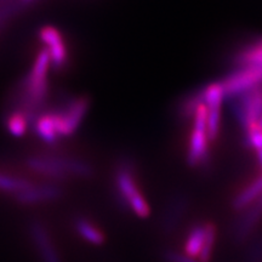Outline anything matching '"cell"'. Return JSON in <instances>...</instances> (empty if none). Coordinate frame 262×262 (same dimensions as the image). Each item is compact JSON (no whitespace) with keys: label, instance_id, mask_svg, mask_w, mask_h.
Returning a JSON list of instances; mask_svg holds the SVG:
<instances>
[{"label":"cell","instance_id":"cell-4","mask_svg":"<svg viewBox=\"0 0 262 262\" xmlns=\"http://www.w3.org/2000/svg\"><path fill=\"white\" fill-rule=\"evenodd\" d=\"M228 98L233 116L244 131L258 124L262 116V83Z\"/></svg>","mask_w":262,"mask_h":262},{"label":"cell","instance_id":"cell-25","mask_svg":"<svg viewBox=\"0 0 262 262\" xmlns=\"http://www.w3.org/2000/svg\"><path fill=\"white\" fill-rule=\"evenodd\" d=\"M164 260L165 262H199L196 258L188 256L183 251H176L172 249L164 251Z\"/></svg>","mask_w":262,"mask_h":262},{"label":"cell","instance_id":"cell-21","mask_svg":"<svg viewBox=\"0 0 262 262\" xmlns=\"http://www.w3.org/2000/svg\"><path fill=\"white\" fill-rule=\"evenodd\" d=\"M29 6H31V3L26 0H14V2L0 4V29L4 27L10 19L18 16Z\"/></svg>","mask_w":262,"mask_h":262},{"label":"cell","instance_id":"cell-20","mask_svg":"<svg viewBox=\"0 0 262 262\" xmlns=\"http://www.w3.org/2000/svg\"><path fill=\"white\" fill-rule=\"evenodd\" d=\"M28 120L24 114L18 111H10L8 117L5 118V126L8 129L9 134H11L15 137H22L27 133L28 129Z\"/></svg>","mask_w":262,"mask_h":262},{"label":"cell","instance_id":"cell-14","mask_svg":"<svg viewBox=\"0 0 262 262\" xmlns=\"http://www.w3.org/2000/svg\"><path fill=\"white\" fill-rule=\"evenodd\" d=\"M27 166L33 172L39 173L54 181H61V180L67 179L64 172L58 168V166L50 159V157L47 156H32L27 159Z\"/></svg>","mask_w":262,"mask_h":262},{"label":"cell","instance_id":"cell-23","mask_svg":"<svg viewBox=\"0 0 262 262\" xmlns=\"http://www.w3.org/2000/svg\"><path fill=\"white\" fill-rule=\"evenodd\" d=\"M29 185H31V183H29L27 180L0 173V191L10 192L16 194V193L24 191L25 188H27Z\"/></svg>","mask_w":262,"mask_h":262},{"label":"cell","instance_id":"cell-12","mask_svg":"<svg viewBox=\"0 0 262 262\" xmlns=\"http://www.w3.org/2000/svg\"><path fill=\"white\" fill-rule=\"evenodd\" d=\"M63 195V189L57 183H42V185H29L24 191L16 193L15 199L21 205H38L41 203L57 201Z\"/></svg>","mask_w":262,"mask_h":262},{"label":"cell","instance_id":"cell-18","mask_svg":"<svg viewBox=\"0 0 262 262\" xmlns=\"http://www.w3.org/2000/svg\"><path fill=\"white\" fill-rule=\"evenodd\" d=\"M204 237L205 222H198V224L193 225L191 229L188 231L187 237L185 239L183 253L198 260L203 248V243H204Z\"/></svg>","mask_w":262,"mask_h":262},{"label":"cell","instance_id":"cell-9","mask_svg":"<svg viewBox=\"0 0 262 262\" xmlns=\"http://www.w3.org/2000/svg\"><path fill=\"white\" fill-rule=\"evenodd\" d=\"M220 83L226 97L234 96L262 83V67L231 71Z\"/></svg>","mask_w":262,"mask_h":262},{"label":"cell","instance_id":"cell-15","mask_svg":"<svg viewBox=\"0 0 262 262\" xmlns=\"http://www.w3.org/2000/svg\"><path fill=\"white\" fill-rule=\"evenodd\" d=\"M73 227L78 235L88 243L93 245H102L106 242V235L98 226L85 216H78L74 219Z\"/></svg>","mask_w":262,"mask_h":262},{"label":"cell","instance_id":"cell-5","mask_svg":"<svg viewBox=\"0 0 262 262\" xmlns=\"http://www.w3.org/2000/svg\"><path fill=\"white\" fill-rule=\"evenodd\" d=\"M90 108V100L86 96L72 97L58 107L51 111L60 137H70L77 133L80 124Z\"/></svg>","mask_w":262,"mask_h":262},{"label":"cell","instance_id":"cell-1","mask_svg":"<svg viewBox=\"0 0 262 262\" xmlns=\"http://www.w3.org/2000/svg\"><path fill=\"white\" fill-rule=\"evenodd\" d=\"M50 67V57L44 49L37 55L31 72L21 80L12 96L11 111L21 112L32 126L47 106Z\"/></svg>","mask_w":262,"mask_h":262},{"label":"cell","instance_id":"cell-7","mask_svg":"<svg viewBox=\"0 0 262 262\" xmlns=\"http://www.w3.org/2000/svg\"><path fill=\"white\" fill-rule=\"evenodd\" d=\"M28 233L40 262H62L54 238L44 222L38 219L29 221Z\"/></svg>","mask_w":262,"mask_h":262},{"label":"cell","instance_id":"cell-3","mask_svg":"<svg viewBox=\"0 0 262 262\" xmlns=\"http://www.w3.org/2000/svg\"><path fill=\"white\" fill-rule=\"evenodd\" d=\"M193 122V130L188 140L187 164L192 168L208 169L211 163L210 150H209V137L206 130V108L204 103L196 111Z\"/></svg>","mask_w":262,"mask_h":262},{"label":"cell","instance_id":"cell-17","mask_svg":"<svg viewBox=\"0 0 262 262\" xmlns=\"http://www.w3.org/2000/svg\"><path fill=\"white\" fill-rule=\"evenodd\" d=\"M33 127H34L35 134L39 139L48 145H55L60 139L51 111H44L37 118V120L33 124Z\"/></svg>","mask_w":262,"mask_h":262},{"label":"cell","instance_id":"cell-13","mask_svg":"<svg viewBox=\"0 0 262 262\" xmlns=\"http://www.w3.org/2000/svg\"><path fill=\"white\" fill-rule=\"evenodd\" d=\"M188 205L189 202L187 195L183 194V193H176L169 199V202L165 205V209H164L162 222H160L164 233H171L173 229L176 228V226L181 222L183 216L187 212Z\"/></svg>","mask_w":262,"mask_h":262},{"label":"cell","instance_id":"cell-8","mask_svg":"<svg viewBox=\"0 0 262 262\" xmlns=\"http://www.w3.org/2000/svg\"><path fill=\"white\" fill-rule=\"evenodd\" d=\"M262 221V194L250 206L241 211V215L232 225L231 234L235 244L245 243L256 231Z\"/></svg>","mask_w":262,"mask_h":262},{"label":"cell","instance_id":"cell-11","mask_svg":"<svg viewBox=\"0 0 262 262\" xmlns=\"http://www.w3.org/2000/svg\"><path fill=\"white\" fill-rule=\"evenodd\" d=\"M39 37L50 57L51 67L56 71L62 70L67 63L68 55L60 31L52 26H45L39 31Z\"/></svg>","mask_w":262,"mask_h":262},{"label":"cell","instance_id":"cell-24","mask_svg":"<svg viewBox=\"0 0 262 262\" xmlns=\"http://www.w3.org/2000/svg\"><path fill=\"white\" fill-rule=\"evenodd\" d=\"M245 262H262V234L250 242L245 251Z\"/></svg>","mask_w":262,"mask_h":262},{"label":"cell","instance_id":"cell-2","mask_svg":"<svg viewBox=\"0 0 262 262\" xmlns=\"http://www.w3.org/2000/svg\"><path fill=\"white\" fill-rule=\"evenodd\" d=\"M135 162L129 157H123L117 162L113 182L117 203L123 210L131 211L140 219L150 215V208L145 195L137 186Z\"/></svg>","mask_w":262,"mask_h":262},{"label":"cell","instance_id":"cell-10","mask_svg":"<svg viewBox=\"0 0 262 262\" xmlns=\"http://www.w3.org/2000/svg\"><path fill=\"white\" fill-rule=\"evenodd\" d=\"M232 71L262 67V35L242 42L228 56Z\"/></svg>","mask_w":262,"mask_h":262},{"label":"cell","instance_id":"cell-6","mask_svg":"<svg viewBox=\"0 0 262 262\" xmlns=\"http://www.w3.org/2000/svg\"><path fill=\"white\" fill-rule=\"evenodd\" d=\"M203 103L206 108V130L210 142L219 137L221 127V107L225 93L220 81L206 84L202 88Z\"/></svg>","mask_w":262,"mask_h":262},{"label":"cell","instance_id":"cell-26","mask_svg":"<svg viewBox=\"0 0 262 262\" xmlns=\"http://www.w3.org/2000/svg\"><path fill=\"white\" fill-rule=\"evenodd\" d=\"M9 2H14V0H0V4H5V3Z\"/></svg>","mask_w":262,"mask_h":262},{"label":"cell","instance_id":"cell-22","mask_svg":"<svg viewBox=\"0 0 262 262\" xmlns=\"http://www.w3.org/2000/svg\"><path fill=\"white\" fill-rule=\"evenodd\" d=\"M216 233H217V231H216V226L214 222L206 221L204 243H203L201 255L198 257L199 262H210L216 243Z\"/></svg>","mask_w":262,"mask_h":262},{"label":"cell","instance_id":"cell-27","mask_svg":"<svg viewBox=\"0 0 262 262\" xmlns=\"http://www.w3.org/2000/svg\"><path fill=\"white\" fill-rule=\"evenodd\" d=\"M26 2H28V3H31V4H32V3H33V2H35V0H26Z\"/></svg>","mask_w":262,"mask_h":262},{"label":"cell","instance_id":"cell-19","mask_svg":"<svg viewBox=\"0 0 262 262\" xmlns=\"http://www.w3.org/2000/svg\"><path fill=\"white\" fill-rule=\"evenodd\" d=\"M203 104L202 88L191 91L179 101L176 107V114L181 119H192L194 118L198 108Z\"/></svg>","mask_w":262,"mask_h":262},{"label":"cell","instance_id":"cell-16","mask_svg":"<svg viewBox=\"0 0 262 262\" xmlns=\"http://www.w3.org/2000/svg\"><path fill=\"white\" fill-rule=\"evenodd\" d=\"M262 194V172L249 183L248 186L238 192L232 201V208L235 211H243L250 206Z\"/></svg>","mask_w":262,"mask_h":262}]
</instances>
